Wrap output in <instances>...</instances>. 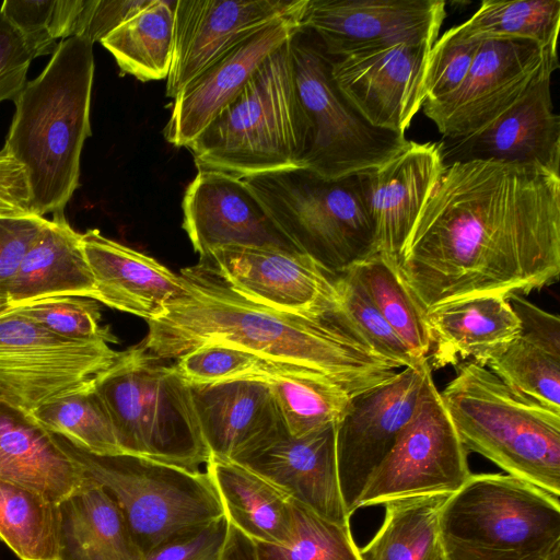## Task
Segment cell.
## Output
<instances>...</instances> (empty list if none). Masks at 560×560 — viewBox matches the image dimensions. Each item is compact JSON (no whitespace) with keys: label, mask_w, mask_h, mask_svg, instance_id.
<instances>
[{"label":"cell","mask_w":560,"mask_h":560,"mask_svg":"<svg viewBox=\"0 0 560 560\" xmlns=\"http://www.w3.org/2000/svg\"><path fill=\"white\" fill-rule=\"evenodd\" d=\"M93 389L124 454L189 470L209 460L189 386L142 345L122 351Z\"/></svg>","instance_id":"cell-6"},{"label":"cell","mask_w":560,"mask_h":560,"mask_svg":"<svg viewBox=\"0 0 560 560\" xmlns=\"http://www.w3.org/2000/svg\"><path fill=\"white\" fill-rule=\"evenodd\" d=\"M544 72L506 112L481 129L443 139L444 165L468 161L528 164L560 174V117L551 98V75Z\"/></svg>","instance_id":"cell-21"},{"label":"cell","mask_w":560,"mask_h":560,"mask_svg":"<svg viewBox=\"0 0 560 560\" xmlns=\"http://www.w3.org/2000/svg\"><path fill=\"white\" fill-rule=\"evenodd\" d=\"M10 307L7 298H0V314Z\"/></svg>","instance_id":"cell-52"},{"label":"cell","mask_w":560,"mask_h":560,"mask_svg":"<svg viewBox=\"0 0 560 560\" xmlns=\"http://www.w3.org/2000/svg\"><path fill=\"white\" fill-rule=\"evenodd\" d=\"M200 262L245 299L277 311L320 317L339 308L334 276L301 252L224 246Z\"/></svg>","instance_id":"cell-15"},{"label":"cell","mask_w":560,"mask_h":560,"mask_svg":"<svg viewBox=\"0 0 560 560\" xmlns=\"http://www.w3.org/2000/svg\"><path fill=\"white\" fill-rule=\"evenodd\" d=\"M442 560H560V545L539 552H511L476 548L441 536Z\"/></svg>","instance_id":"cell-50"},{"label":"cell","mask_w":560,"mask_h":560,"mask_svg":"<svg viewBox=\"0 0 560 560\" xmlns=\"http://www.w3.org/2000/svg\"><path fill=\"white\" fill-rule=\"evenodd\" d=\"M81 243L94 278L97 302L150 322L187 292L182 275L104 236L97 229L82 233Z\"/></svg>","instance_id":"cell-25"},{"label":"cell","mask_w":560,"mask_h":560,"mask_svg":"<svg viewBox=\"0 0 560 560\" xmlns=\"http://www.w3.org/2000/svg\"><path fill=\"white\" fill-rule=\"evenodd\" d=\"M424 315L451 302L527 294L560 275V174L498 161L445 165L398 266Z\"/></svg>","instance_id":"cell-1"},{"label":"cell","mask_w":560,"mask_h":560,"mask_svg":"<svg viewBox=\"0 0 560 560\" xmlns=\"http://www.w3.org/2000/svg\"><path fill=\"white\" fill-rule=\"evenodd\" d=\"M176 4L177 0H153L100 42L122 73L140 81L167 79Z\"/></svg>","instance_id":"cell-32"},{"label":"cell","mask_w":560,"mask_h":560,"mask_svg":"<svg viewBox=\"0 0 560 560\" xmlns=\"http://www.w3.org/2000/svg\"><path fill=\"white\" fill-rule=\"evenodd\" d=\"M434 43L401 42L332 57V79L372 126L405 133L425 101L427 62Z\"/></svg>","instance_id":"cell-16"},{"label":"cell","mask_w":560,"mask_h":560,"mask_svg":"<svg viewBox=\"0 0 560 560\" xmlns=\"http://www.w3.org/2000/svg\"><path fill=\"white\" fill-rule=\"evenodd\" d=\"M292 500L293 532L288 545L254 542L255 560H363L350 525L316 514Z\"/></svg>","instance_id":"cell-39"},{"label":"cell","mask_w":560,"mask_h":560,"mask_svg":"<svg viewBox=\"0 0 560 560\" xmlns=\"http://www.w3.org/2000/svg\"><path fill=\"white\" fill-rule=\"evenodd\" d=\"M86 478L58 503V560H145L118 504Z\"/></svg>","instance_id":"cell-30"},{"label":"cell","mask_w":560,"mask_h":560,"mask_svg":"<svg viewBox=\"0 0 560 560\" xmlns=\"http://www.w3.org/2000/svg\"><path fill=\"white\" fill-rule=\"evenodd\" d=\"M267 212L330 276L374 255L357 175L325 178L304 167L243 178Z\"/></svg>","instance_id":"cell-7"},{"label":"cell","mask_w":560,"mask_h":560,"mask_svg":"<svg viewBox=\"0 0 560 560\" xmlns=\"http://www.w3.org/2000/svg\"><path fill=\"white\" fill-rule=\"evenodd\" d=\"M32 416L49 432L95 454H122L109 415L93 387L51 400Z\"/></svg>","instance_id":"cell-38"},{"label":"cell","mask_w":560,"mask_h":560,"mask_svg":"<svg viewBox=\"0 0 560 560\" xmlns=\"http://www.w3.org/2000/svg\"><path fill=\"white\" fill-rule=\"evenodd\" d=\"M438 0H306L301 26L341 57L401 42H435L446 16Z\"/></svg>","instance_id":"cell-17"},{"label":"cell","mask_w":560,"mask_h":560,"mask_svg":"<svg viewBox=\"0 0 560 560\" xmlns=\"http://www.w3.org/2000/svg\"><path fill=\"white\" fill-rule=\"evenodd\" d=\"M306 0H177L166 95L175 97L197 74L271 21Z\"/></svg>","instance_id":"cell-20"},{"label":"cell","mask_w":560,"mask_h":560,"mask_svg":"<svg viewBox=\"0 0 560 560\" xmlns=\"http://www.w3.org/2000/svg\"><path fill=\"white\" fill-rule=\"evenodd\" d=\"M351 267L411 355L419 362L428 360L431 340L424 315L401 281L398 270L380 255H372Z\"/></svg>","instance_id":"cell-36"},{"label":"cell","mask_w":560,"mask_h":560,"mask_svg":"<svg viewBox=\"0 0 560 560\" xmlns=\"http://www.w3.org/2000/svg\"><path fill=\"white\" fill-rule=\"evenodd\" d=\"M430 372L425 360L351 396L347 410L336 423L338 478L350 516L358 510L368 478L411 418Z\"/></svg>","instance_id":"cell-14"},{"label":"cell","mask_w":560,"mask_h":560,"mask_svg":"<svg viewBox=\"0 0 560 560\" xmlns=\"http://www.w3.org/2000/svg\"><path fill=\"white\" fill-rule=\"evenodd\" d=\"M481 42L462 33L457 25L435 40L427 62L424 103L440 101L459 88Z\"/></svg>","instance_id":"cell-43"},{"label":"cell","mask_w":560,"mask_h":560,"mask_svg":"<svg viewBox=\"0 0 560 560\" xmlns=\"http://www.w3.org/2000/svg\"><path fill=\"white\" fill-rule=\"evenodd\" d=\"M46 220L36 214H0V294L7 296L11 279Z\"/></svg>","instance_id":"cell-47"},{"label":"cell","mask_w":560,"mask_h":560,"mask_svg":"<svg viewBox=\"0 0 560 560\" xmlns=\"http://www.w3.org/2000/svg\"><path fill=\"white\" fill-rule=\"evenodd\" d=\"M450 494L385 503L384 520L360 549L363 560H442L440 512Z\"/></svg>","instance_id":"cell-33"},{"label":"cell","mask_w":560,"mask_h":560,"mask_svg":"<svg viewBox=\"0 0 560 560\" xmlns=\"http://www.w3.org/2000/svg\"><path fill=\"white\" fill-rule=\"evenodd\" d=\"M559 68L557 51L524 38H482L470 69L452 94L423 103L443 139L468 136L513 106L546 71Z\"/></svg>","instance_id":"cell-13"},{"label":"cell","mask_w":560,"mask_h":560,"mask_svg":"<svg viewBox=\"0 0 560 560\" xmlns=\"http://www.w3.org/2000/svg\"><path fill=\"white\" fill-rule=\"evenodd\" d=\"M273 394L283 423L300 436L336 424L351 395L331 380L303 369L265 380Z\"/></svg>","instance_id":"cell-34"},{"label":"cell","mask_w":560,"mask_h":560,"mask_svg":"<svg viewBox=\"0 0 560 560\" xmlns=\"http://www.w3.org/2000/svg\"><path fill=\"white\" fill-rule=\"evenodd\" d=\"M33 59L19 32L0 13V103L18 98Z\"/></svg>","instance_id":"cell-48"},{"label":"cell","mask_w":560,"mask_h":560,"mask_svg":"<svg viewBox=\"0 0 560 560\" xmlns=\"http://www.w3.org/2000/svg\"><path fill=\"white\" fill-rule=\"evenodd\" d=\"M94 70L93 43L67 38L14 101L3 148L23 167L38 217L63 213L79 186L81 152L91 136Z\"/></svg>","instance_id":"cell-3"},{"label":"cell","mask_w":560,"mask_h":560,"mask_svg":"<svg viewBox=\"0 0 560 560\" xmlns=\"http://www.w3.org/2000/svg\"><path fill=\"white\" fill-rule=\"evenodd\" d=\"M457 26L470 37L524 38L557 51L560 1L485 0L466 22Z\"/></svg>","instance_id":"cell-37"},{"label":"cell","mask_w":560,"mask_h":560,"mask_svg":"<svg viewBox=\"0 0 560 560\" xmlns=\"http://www.w3.org/2000/svg\"><path fill=\"white\" fill-rule=\"evenodd\" d=\"M456 371L440 395L466 451L560 498V412L516 395L472 361Z\"/></svg>","instance_id":"cell-4"},{"label":"cell","mask_w":560,"mask_h":560,"mask_svg":"<svg viewBox=\"0 0 560 560\" xmlns=\"http://www.w3.org/2000/svg\"><path fill=\"white\" fill-rule=\"evenodd\" d=\"M5 294L10 307L54 296L96 301L95 282L82 249L81 233L72 229L63 213L46 220Z\"/></svg>","instance_id":"cell-29"},{"label":"cell","mask_w":560,"mask_h":560,"mask_svg":"<svg viewBox=\"0 0 560 560\" xmlns=\"http://www.w3.org/2000/svg\"><path fill=\"white\" fill-rule=\"evenodd\" d=\"M228 530L224 515L166 540L151 550L145 560H220Z\"/></svg>","instance_id":"cell-45"},{"label":"cell","mask_w":560,"mask_h":560,"mask_svg":"<svg viewBox=\"0 0 560 560\" xmlns=\"http://www.w3.org/2000/svg\"><path fill=\"white\" fill-rule=\"evenodd\" d=\"M55 435L85 476L115 500L145 556L166 540L224 516L207 472L124 453L100 455Z\"/></svg>","instance_id":"cell-8"},{"label":"cell","mask_w":560,"mask_h":560,"mask_svg":"<svg viewBox=\"0 0 560 560\" xmlns=\"http://www.w3.org/2000/svg\"><path fill=\"white\" fill-rule=\"evenodd\" d=\"M444 167L440 141H408L386 162L355 173L372 225L374 255H380L397 270L417 220Z\"/></svg>","instance_id":"cell-18"},{"label":"cell","mask_w":560,"mask_h":560,"mask_svg":"<svg viewBox=\"0 0 560 560\" xmlns=\"http://www.w3.org/2000/svg\"><path fill=\"white\" fill-rule=\"evenodd\" d=\"M234 463L322 517L350 525L338 478L336 424L300 436L284 428Z\"/></svg>","instance_id":"cell-23"},{"label":"cell","mask_w":560,"mask_h":560,"mask_svg":"<svg viewBox=\"0 0 560 560\" xmlns=\"http://www.w3.org/2000/svg\"><path fill=\"white\" fill-rule=\"evenodd\" d=\"M467 455L430 372L411 418L368 478L358 509L412 497L452 494L472 474Z\"/></svg>","instance_id":"cell-12"},{"label":"cell","mask_w":560,"mask_h":560,"mask_svg":"<svg viewBox=\"0 0 560 560\" xmlns=\"http://www.w3.org/2000/svg\"><path fill=\"white\" fill-rule=\"evenodd\" d=\"M153 0H80L73 36L101 42Z\"/></svg>","instance_id":"cell-46"},{"label":"cell","mask_w":560,"mask_h":560,"mask_svg":"<svg viewBox=\"0 0 560 560\" xmlns=\"http://www.w3.org/2000/svg\"><path fill=\"white\" fill-rule=\"evenodd\" d=\"M295 91L306 127L302 167L340 178L377 166L402 150L405 133L372 126L331 75L332 57L305 27L290 39Z\"/></svg>","instance_id":"cell-9"},{"label":"cell","mask_w":560,"mask_h":560,"mask_svg":"<svg viewBox=\"0 0 560 560\" xmlns=\"http://www.w3.org/2000/svg\"><path fill=\"white\" fill-rule=\"evenodd\" d=\"M173 366L188 385L215 384L244 378L265 381L273 375L301 369L275 363L222 343H208L191 349L178 357Z\"/></svg>","instance_id":"cell-41"},{"label":"cell","mask_w":560,"mask_h":560,"mask_svg":"<svg viewBox=\"0 0 560 560\" xmlns=\"http://www.w3.org/2000/svg\"><path fill=\"white\" fill-rule=\"evenodd\" d=\"M80 465L32 415L0 400V480L59 503L86 482Z\"/></svg>","instance_id":"cell-27"},{"label":"cell","mask_w":560,"mask_h":560,"mask_svg":"<svg viewBox=\"0 0 560 560\" xmlns=\"http://www.w3.org/2000/svg\"><path fill=\"white\" fill-rule=\"evenodd\" d=\"M431 340V370L471 359L487 366L521 334L520 318L508 296H471L440 305L424 314Z\"/></svg>","instance_id":"cell-26"},{"label":"cell","mask_w":560,"mask_h":560,"mask_svg":"<svg viewBox=\"0 0 560 560\" xmlns=\"http://www.w3.org/2000/svg\"><path fill=\"white\" fill-rule=\"evenodd\" d=\"M206 465L231 525L254 542L288 545L293 532L290 497L234 462L209 457Z\"/></svg>","instance_id":"cell-31"},{"label":"cell","mask_w":560,"mask_h":560,"mask_svg":"<svg viewBox=\"0 0 560 560\" xmlns=\"http://www.w3.org/2000/svg\"><path fill=\"white\" fill-rule=\"evenodd\" d=\"M58 503L0 480V538L20 560H58Z\"/></svg>","instance_id":"cell-35"},{"label":"cell","mask_w":560,"mask_h":560,"mask_svg":"<svg viewBox=\"0 0 560 560\" xmlns=\"http://www.w3.org/2000/svg\"><path fill=\"white\" fill-rule=\"evenodd\" d=\"M120 353L105 340L60 337L9 307L0 314V400L32 415L93 387Z\"/></svg>","instance_id":"cell-11"},{"label":"cell","mask_w":560,"mask_h":560,"mask_svg":"<svg viewBox=\"0 0 560 560\" xmlns=\"http://www.w3.org/2000/svg\"><path fill=\"white\" fill-rule=\"evenodd\" d=\"M303 8L271 21L188 82L174 97L163 130L165 139L187 148L235 98L265 59L300 30Z\"/></svg>","instance_id":"cell-22"},{"label":"cell","mask_w":560,"mask_h":560,"mask_svg":"<svg viewBox=\"0 0 560 560\" xmlns=\"http://www.w3.org/2000/svg\"><path fill=\"white\" fill-rule=\"evenodd\" d=\"M220 560H255L253 541L230 523Z\"/></svg>","instance_id":"cell-51"},{"label":"cell","mask_w":560,"mask_h":560,"mask_svg":"<svg viewBox=\"0 0 560 560\" xmlns=\"http://www.w3.org/2000/svg\"><path fill=\"white\" fill-rule=\"evenodd\" d=\"M56 1L5 0L0 7V13L19 32L33 58L52 55L60 44Z\"/></svg>","instance_id":"cell-44"},{"label":"cell","mask_w":560,"mask_h":560,"mask_svg":"<svg viewBox=\"0 0 560 560\" xmlns=\"http://www.w3.org/2000/svg\"><path fill=\"white\" fill-rule=\"evenodd\" d=\"M11 308L63 338L117 342L109 328L101 326L100 305L91 299L54 296Z\"/></svg>","instance_id":"cell-42"},{"label":"cell","mask_w":560,"mask_h":560,"mask_svg":"<svg viewBox=\"0 0 560 560\" xmlns=\"http://www.w3.org/2000/svg\"><path fill=\"white\" fill-rule=\"evenodd\" d=\"M0 214H34L25 172L4 148L0 150Z\"/></svg>","instance_id":"cell-49"},{"label":"cell","mask_w":560,"mask_h":560,"mask_svg":"<svg viewBox=\"0 0 560 560\" xmlns=\"http://www.w3.org/2000/svg\"><path fill=\"white\" fill-rule=\"evenodd\" d=\"M305 147L306 127L295 91L289 40L265 59L187 149L198 170L243 179L302 167Z\"/></svg>","instance_id":"cell-5"},{"label":"cell","mask_w":560,"mask_h":560,"mask_svg":"<svg viewBox=\"0 0 560 560\" xmlns=\"http://www.w3.org/2000/svg\"><path fill=\"white\" fill-rule=\"evenodd\" d=\"M521 334L488 368L513 393L560 412V319L522 294L508 296Z\"/></svg>","instance_id":"cell-28"},{"label":"cell","mask_w":560,"mask_h":560,"mask_svg":"<svg viewBox=\"0 0 560 560\" xmlns=\"http://www.w3.org/2000/svg\"><path fill=\"white\" fill-rule=\"evenodd\" d=\"M334 285L341 313L375 353L392 361L398 369L423 362L411 355L383 317L352 267L334 276Z\"/></svg>","instance_id":"cell-40"},{"label":"cell","mask_w":560,"mask_h":560,"mask_svg":"<svg viewBox=\"0 0 560 560\" xmlns=\"http://www.w3.org/2000/svg\"><path fill=\"white\" fill-rule=\"evenodd\" d=\"M188 386L210 457L234 462L285 428L264 380Z\"/></svg>","instance_id":"cell-24"},{"label":"cell","mask_w":560,"mask_h":560,"mask_svg":"<svg viewBox=\"0 0 560 560\" xmlns=\"http://www.w3.org/2000/svg\"><path fill=\"white\" fill-rule=\"evenodd\" d=\"M182 207L183 229L200 258L224 246L301 252L243 179L198 170Z\"/></svg>","instance_id":"cell-19"},{"label":"cell","mask_w":560,"mask_h":560,"mask_svg":"<svg viewBox=\"0 0 560 560\" xmlns=\"http://www.w3.org/2000/svg\"><path fill=\"white\" fill-rule=\"evenodd\" d=\"M559 499L511 475L471 474L441 508V536L489 550L545 551L560 545Z\"/></svg>","instance_id":"cell-10"},{"label":"cell","mask_w":560,"mask_h":560,"mask_svg":"<svg viewBox=\"0 0 560 560\" xmlns=\"http://www.w3.org/2000/svg\"><path fill=\"white\" fill-rule=\"evenodd\" d=\"M0 298H7L5 295L0 294Z\"/></svg>","instance_id":"cell-53"},{"label":"cell","mask_w":560,"mask_h":560,"mask_svg":"<svg viewBox=\"0 0 560 560\" xmlns=\"http://www.w3.org/2000/svg\"><path fill=\"white\" fill-rule=\"evenodd\" d=\"M180 275L186 294L148 322L142 346L159 359H177L199 346L222 343L320 374L351 396L397 373L398 366L375 353L340 308L305 317L264 306L232 290L200 261Z\"/></svg>","instance_id":"cell-2"}]
</instances>
